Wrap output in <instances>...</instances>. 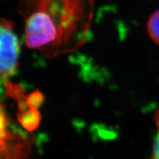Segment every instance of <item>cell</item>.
Here are the masks:
<instances>
[{
    "label": "cell",
    "mask_w": 159,
    "mask_h": 159,
    "mask_svg": "<svg viewBox=\"0 0 159 159\" xmlns=\"http://www.w3.org/2000/svg\"><path fill=\"white\" fill-rule=\"evenodd\" d=\"M90 19L93 0H62ZM25 20V43L32 49L57 47L69 43L81 25L80 19L61 0H21Z\"/></svg>",
    "instance_id": "obj_1"
},
{
    "label": "cell",
    "mask_w": 159,
    "mask_h": 159,
    "mask_svg": "<svg viewBox=\"0 0 159 159\" xmlns=\"http://www.w3.org/2000/svg\"><path fill=\"white\" fill-rule=\"evenodd\" d=\"M44 100L43 94L40 91H34L27 96V102L30 107L39 108Z\"/></svg>",
    "instance_id": "obj_7"
},
{
    "label": "cell",
    "mask_w": 159,
    "mask_h": 159,
    "mask_svg": "<svg viewBox=\"0 0 159 159\" xmlns=\"http://www.w3.org/2000/svg\"><path fill=\"white\" fill-rule=\"evenodd\" d=\"M148 31L152 41L159 45V10L150 16L148 22Z\"/></svg>",
    "instance_id": "obj_5"
},
{
    "label": "cell",
    "mask_w": 159,
    "mask_h": 159,
    "mask_svg": "<svg viewBox=\"0 0 159 159\" xmlns=\"http://www.w3.org/2000/svg\"><path fill=\"white\" fill-rule=\"evenodd\" d=\"M155 122L158 128V134L154 139L153 148H152V153L151 159H159V108L155 114Z\"/></svg>",
    "instance_id": "obj_8"
},
{
    "label": "cell",
    "mask_w": 159,
    "mask_h": 159,
    "mask_svg": "<svg viewBox=\"0 0 159 159\" xmlns=\"http://www.w3.org/2000/svg\"><path fill=\"white\" fill-rule=\"evenodd\" d=\"M1 52L0 71L4 82L16 72L18 58L20 52V43L13 30V23L11 20L2 18L0 24Z\"/></svg>",
    "instance_id": "obj_2"
},
{
    "label": "cell",
    "mask_w": 159,
    "mask_h": 159,
    "mask_svg": "<svg viewBox=\"0 0 159 159\" xmlns=\"http://www.w3.org/2000/svg\"><path fill=\"white\" fill-rule=\"evenodd\" d=\"M10 119L1 107V159H25L29 154L30 141L9 128Z\"/></svg>",
    "instance_id": "obj_3"
},
{
    "label": "cell",
    "mask_w": 159,
    "mask_h": 159,
    "mask_svg": "<svg viewBox=\"0 0 159 159\" xmlns=\"http://www.w3.org/2000/svg\"><path fill=\"white\" fill-rule=\"evenodd\" d=\"M5 84L6 93L11 98L14 99L17 101H19L27 97L25 94V91H24L23 88L20 86L19 85L15 84V83H11L9 81L5 82Z\"/></svg>",
    "instance_id": "obj_6"
},
{
    "label": "cell",
    "mask_w": 159,
    "mask_h": 159,
    "mask_svg": "<svg viewBox=\"0 0 159 159\" xmlns=\"http://www.w3.org/2000/svg\"><path fill=\"white\" fill-rule=\"evenodd\" d=\"M17 119L25 130L32 132L39 128L41 115L39 109L29 106L23 110L18 111Z\"/></svg>",
    "instance_id": "obj_4"
}]
</instances>
